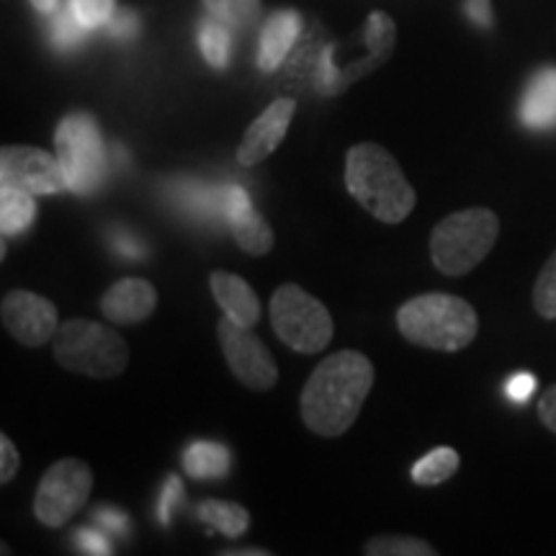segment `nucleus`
<instances>
[{"instance_id":"obj_1","label":"nucleus","mask_w":556,"mask_h":556,"mask_svg":"<svg viewBox=\"0 0 556 556\" xmlns=\"http://www.w3.org/2000/svg\"><path fill=\"white\" fill-rule=\"evenodd\" d=\"M374 387V364L358 351L332 353L312 371L302 389L299 407L312 433L343 435L358 420L361 407Z\"/></svg>"},{"instance_id":"obj_2","label":"nucleus","mask_w":556,"mask_h":556,"mask_svg":"<svg viewBox=\"0 0 556 556\" xmlns=\"http://www.w3.org/2000/svg\"><path fill=\"white\" fill-rule=\"evenodd\" d=\"M345 186L351 197L384 225L405 222L417 201L397 157L374 142H361L348 150Z\"/></svg>"},{"instance_id":"obj_3","label":"nucleus","mask_w":556,"mask_h":556,"mask_svg":"<svg viewBox=\"0 0 556 556\" xmlns=\"http://www.w3.org/2000/svg\"><path fill=\"white\" fill-rule=\"evenodd\" d=\"M397 328L405 340L433 351H464L477 338L479 319L467 299L451 294H422L397 312Z\"/></svg>"},{"instance_id":"obj_4","label":"nucleus","mask_w":556,"mask_h":556,"mask_svg":"<svg viewBox=\"0 0 556 556\" xmlns=\"http://www.w3.org/2000/svg\"><path fill=\"white\" fill-rule=\"evenodd\" d=\"M500 219L492 208H464L438 222L430 232V258L446 276H464L495 248Z\"/></svg>"},{"instance_id":"obj_5","label":"nucleus","mask_w":556,"mask_h":556,"mask_svg":"<svg viewBox=\"0 0 556 556\" xmlns=\"http://www.w3.org/2000/svg\"><path fill=\"white\" fill-rule=\"evenodd\" d=\"M54 358L67 371L90 379H114L129 364V348L119 332L93 319H67L54 336Z\"/></svg>"},{"instance_id":"obj_6","label":"nucleus","mask_w":556,"mask_h":556,"mask_svg":"<svg viewBox=\"0 0 556 556\" xmlns=\"http://www.w3.org/2000/svg\"><path fill=\"white\" fill-rule=\"evenodd\" d=\"M270 323L281 343L307 356L325 351L336 332L328 307L296 283H283L274 291Z\"/></svg>"},{"instance_id":"obj_7","label":"nucleus","mask_w":556,"mask_h":556,"mask_svg":"<svg viewBox=\"0 0 556 556\" xmlns=\"http://www.w3.org/2000/svg\"><path fill=\"white\" fill-rule=\"evenodd\" d=\"M58 157L65 170L67 189L78 197L96 191L106 178V148L99 131V124L88 114H70L60 122L58 135Z\"/></svg>"},{"instance_id":"obj_8","label":"nucleus","mask_w":556,"mask_h":556,"mask_svg":"<svg viewBox=\"0 0 556 556\" xmlns=\"http://www.w3.org/2000/svg\"><path fill=\"white\" fill-rule=\"evenodd\" d=\"M93 492V471L80 458H60L45 471L34 497V516L41 526H65Z\"/></svg>"},{"instance_id":"obj_9","label":"nucleus","mask_w":556,"mask_h":556,"mask_svg":"<svg viewBox=\"0 0 556 556\" xmlns=\"http://www.w3.org/2000/svg\"><path fill=\"white\" fill-rule=\"evenodd\" d=\"M250 330L253 328H242L227 315L222 317L217 325L222 353H225L229 371L238 377V381L248 389H255V392H268L278 381V366L266 343Z\"/></svg>"},{"instance_id":"obj_10","label":"nucleus","mask_w":556,"mask_h":556,"mask_svg":"<svg viewBox=\"0 0 556 556\" xmlns=\"http://www.w3.org/2000/svg\"><path fill=\"white\" fill-rule=\"evenodd\" d=\"M0 186L39 193L67 191V178L62 170L60 157L39 148H24V144H9L0 150Z\"/></svg>"},{"instance_id":"obj_11","label":"nucleus","mask_w":556,"mask_h":556,"mask_svg":"<svg viewBox=\"0 0 556 556\" xmlns=\"http://www.w3.org/2000/svg\"><path fill=\"white\" fill-rule=\"evenodd\" d=\"M0 319L13 340L26 348H39L58 336V307L50 299L16 289L0 304Z\"/></svg>"},{"instance_id":"obj_12","label":"nucleus","mask_w":556,"mask_h":556,"mask_svg":"<svg viewBox=\"0 0 556 556\" xmlns=\"http://www.w3.org/2000/svg\"><path fill=\"white\" fill-rule=\"evenodd\" d=\"M294 99H276L258 119L250 124L245 137H242V144L238 148V163L242 168H253V165L263 163L268 155H274L278 144L287 137L289 124L294 119Z\"/></svg>"},{"instance_id":"obj_13","label":"nucleus","mask_w":556,"mask_h":556,"mask_svg":"<svg viewBox=\"0 0 556 556\" xmlns=\"http://www.w3.org/2000/svg\"><path fill=\"white\" fill-rule=\"evenodd\" d=\"M222 214L232 225L235 240L248 255H266L274 248V229L240 186L222 189Z\"/></svg>"},{"instance_id":"obj_14","label":"nucleus","mask_w":556,"mask_h":556,"mask_svg":"<svg viewBox=\"0 0 556 556\" xmlns=\"http://www.w3.org/2000/svg\"><path fill=\"white\" fill-rule=\"evenodd\" d=\"M157 307V291L148 278H122L101 299L103 317L116 325L144 323Z\"/></svg>"},{"instance_id":"obj_15","label":"nucleus","mask_w":556,"mask_h":556,"mask_svg":"<svg viewBox=\"0 0 556 556\" xmlns=\"http://www.w3.org/2000/svg\"><path fill=\"white\" fill-rule=\"evenodd\" d=\"M208 287L229 319H235L242 328H255L261 319V302L245 278L227 274V270H214L208 276Z\"/></svg>"},{"instance_id":"obj_16","label":"nucleus","mask_w":556,"mask_h":556,"mask_svg":"<svg viewBox=\"0 0 556 556\" xmlns=\"http://www.w3.org/2000/svg\"><path fill=\"white\" fill-rule=\"evenodd\" d=\"M520 122L528 129L556 127V67H544L533 75L520 99Z\"/></svg>"},{"instance_id":"obj_17","label":"nucleus","mask_w":556,"mask_h":556,"mask_svg":"<svg viewBox=\"0 0 556 556\" xmlns=\"http://www.w3.org/2000/svg\"><path fill=\"white\" fill-rule=\"evenodd\" d=\"M299 31H302V16L296 11H278L266 21L258 47V67L263 73H274L287 60Z\"/></svg>"},{"instance_id":"obj_18","label":"nucleus","mask_w":556,"mask_h":556,"mask_svg":"<svg viewBox=\"0 0 556 556\" xmlns=\"http://www.w3.org/2000/svg\"><path fill=\"white\" fill-rule=\"evenodd\" d=\"M229 467H232V456H229V448L222 446V443L197 441L184 454L186 475L199 479V482L227 477Z\"/></svg>"},{"instance_id":"obj_19","label":"nucleus","mask_w":556,"mask_h":556,"mask_svg":"<svg viewBox=\"0 0 556 556\" xmlns=\"http://www.w3.org/2000/svg\"><path fill=\"white\" fill-rule=\"evenodd\" d=\"M34 214H37L34 193L0 186V229L5 240L24 235L34 225Z\"/></svg>"},{"instance_id":"obj_20","label":"nucleus","mask_w":556,"mask_h":556,"mask_svg":"<svg viewBox=\"0 0 556 556\" xmlns=\"http://www.w3.org/2000/svg\"><path fill=\"white\" fill-rule=\"evenodd\" d=\"M199 520L227 539H240L250 526L245 507L238 503H225V500H204L199 505Z\"/></svg>"},{"instance_id":"obj_21","label":"nucleus","mask_w":556,"mask_h":556,"mask_svg":"<svg viewBox=\"0 0 556 556\" xmlns=\"http://www.w3.org/2000/svg\"><path fill=\"white\" fill-rule=\"evenodd\" d=\"M458 464H462V458H458L454 448H448V446L433 448L428 456H422L420 462L413 467L415 484H422V486L443 484L446 479L456 475Z\"/></svg>"},{"instance_id":"obj_22","label":"nucleus","mask_w":556,"mask_h":556,"mask_svg":"<svg viewBox=\"0 0 556 556\" xmlns=\"http://www.w3.org/2000/svg\"><path fill=\"white\" fill-rule=\"evenodd\" d=\"M199 47L204 60L212 67L225 70L229 65V52H232V37H229L227 26L222 21H201L199 26Z\"/></svg>"},{"instance_id":"obj_23","label":"nucleus","mask_w":556,"mask_h":556,"mask_svg":"<svg viewBox=\"0 0 556 556\" xmlns=\"http://www.w3.org/2000/svg\"><path fill=\"white\" fill-rule=\"evenodd\" d=\"M204 5L212 18L232 26V29L250 26L261 11V0H204Z\"/></svg>"},{"instance_id":"obj_24","label":"nucleus","mask_w":556,"mask_h":556,"mask_svg":"<svg viewBox=\"0 0 556 556\" xmlns=\"http://www.w3.org/2000/svg\"><path fill=\"white\" fill-rule=\"evenodd\" d=\"M368 556H433L435 548L413 536H377L366 541Z\"/></svg>"},{"instance_id":"obj_25","label":"nucleus","mask_w":556,"mask_h":556,"mask_svg":"<svg viewBox=\"0 0 556 556\" xmlns=\"http://www.w3.org/2000/svg\"><path fill=\"white\" fill-rule=\"evenodd\" d=\"M88 29L80 24L78 18L73 16V11H58L52 13V24H50V41L54 50L60 52H70V50H78L86 39Z\"/></svg>"},{"instance_id":"obj_26","label":"nucleus","mask_w":556,"mask_h":556,"mask_svg":"<svg viewBox=\"0 0 556 556\" xmlns=\"http://www.w3.org/2000/svg\"><path fill=\"white\" fill-rule=\"evenodd\" d=\"M533 307H536V312L544 319H556V250L536 278Z\"/></svg>"},{"instance_id":"obj_27","label":"nucleus","mask_w":556,"mask_h":556,"mask_svg":"<svg viewBox=\"0 0 556 556\" xmlns=\"http://www.w3.org/2000/svg\"><path fill=\"white\" fill-rule=\"evenodd\" d=\"M67 9L80 21L86 29H99L106 26L109 18L114 16V0H67Z\"/></svg>"},{"instance_id":"obj_28","label":"nucleus","mask_w":556,"mask_h":556,"mask_svg":"<svg viewBox=\"0 0 556 556\" xmlns=\"http://www.w3.org/2000/svg\"><path fill=\"white\" fill-rule=\"evenodd\" d=\"M111 250H114L116 255L124 261H144L148 258V245H144L142 238H137V235L127 232V229L116 227L114 232H111Z\"/></svg>"},{"instance_id":"obj_29","label":"nucleus","mask_w":556,"mask_h":556,"mask_svg":"<svg viewBox=\"0 0 556 556\" xmlns=\"http://www.w3.org/2000/svg\"><path fill=\"white\" fill-rule=\"evenodd\" d=\"M180 500H184V484H180L178 477H170L168 482H165L163 492H160V500H157V520L163 526L170 523V516L173 510H176Z\"/></svg>"},{"instance_id":"obj_30","label":"nucleus","mask_w":556,"mask_h":556,"mask_svg":"<svg viewBox=\"0 0 556 556\" xmlns=\"http://www.w3.org/2000/svg\"><path fill=\"white\" fill-rule=\"evenodd\" d=\"M106 31H109L114 39H122V41L135 39L137 34H139V18H137V13L129 11V9L114 11V16H111L109 24H106Z\"/></svg>"},{"instance_id":"obj_31","label":"nucleus","mask_w":556,"mask_h":556,"mask_svg":"<svg viewBox=\"0 0 556 556\" xmlns=\"http://www.w3.org/2000/svg\"><path fill=\"white\" fill-rule=\"evenodd\" d=\"M75 546H78L83 554H96V556L114 554L111 541L103 536L101 531H96V528H80V531H75Z\"/></svg>"},{"instance_id":"obj_32","label":"nucleus","mask_w":556,"mask_h":556,"mask_svg":"<svg viewBox=\"0 0 556 556\" xmlns=\"http://www.w3.org/2000/svg\"><path fill=\"white\" fill-rule=\"evenodd\" d=\"M96 523H99L101 528H106L109 533H114V536H127L129 533V518L124 516L122 510H116V507H99V510L93 513Z\"/></svg>"},{"instance_id":"obj_33","label":"nucleus","mask_w":556,"mask_h":556,"mask_svg":"<svg viewBox=\"0 0 556 556\" xmlns=\"http://www.w3.org/2000/svg\"><path fill=\"white\" fill-rule=\"evenodd\" d=\"M18 464H21L18 451H16V446H13V443H11V438L3 433V435H0V482L9 484L11 479L16 477Z\"/></svg>"},{"instance_id":"obj_34","label":"nucleus","mask_w":556,"mask_h":556,"mask_svg":"<svg viewBox=\"0 0 556 556\" xmlns=\"http://www.w3.org/2000/svg\"><path fill=\"white\" fill-rule=\"evenodd\" d=\"M533 389H536L533 374H516V377H510V381L505 384V394L516 402V405H523V402L531 400Z\"/></svg>"},{"instance_id":"obj_35","label":"nucleus","mask_w":556,"mask_h":556,"mask_svg":"<svg viewBox=\"0 0 556 556\" xmlns=\"http://www.w3.org/2000/svg\"><path fill=\"white\" fill-rule=\"evenodd\" d=\"M539 417H541V422H544L548 430H554V433H556V384L548 387L544 397H541V402H539Z\"/></svg>"},{"instance_id":"obj_36","label":"nucleus","mask_w":556,"mask_h":556,"mask_svg":"<svg viewBox=\"0 0 556 556\" xmlns=\"http://www.w3.org/2000/svg\"><path fill=\"white\" fill-rule=\"evenodd\" d=\"M467 16L475 21L477 26H482V29H490L492 26V9H490V0H467Z\"/></svg>"},{"instance_id":"obj_37","label":"nucleus","mask_w":556,"mask_h":556,"mask_svg":"<svg viewBox=\"0 0 556 556\" xmlns=\"http://www.w3.org/2000/svg\"><path fill=\"white\" fill-rule=\"evenodd\" d=\"M31 5L37 9L39 13H58L60 11V0H31Z\"/></svg>"}]
</instances>
